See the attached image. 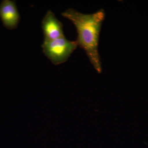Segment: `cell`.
Listing matches in <instances>:
<instances>
[{
  "label": "cell",
  "mask_w": 148,
  "mask_h": 148,
  "mask_svg": "<svg viewBox=\"0 0 148 148\" xmlns=\"http://www.w3.org/2000/svg\"><path fill=\"white\" fill-rule=\"evenodd\" d=\"M0 18L6 29L13 30L17 28L20 16L15 1L3 0L1 2Z\"/></svg>",
  "instance_id": "3"
},
{
  "label": "cell",
  "mask_w": 148,
  "mask_h": 148,
  "mask_svg": "<svg viewBox=\"0 0 148 148\" xmlns=\"http://www.w3.org/2000/svg\"><path fill=\"white\" fill-rule=\"evenodd\" d=\"M44 40H51L64 36L62 23L51 10H48L42 21Z\"/></svg>",
  "instance_id": "4"
},
{
  "label": "cell",
  "mask_w": 148,
  "mask_h": 148,
  "mask_svg": "<svg viewBox=\"0 0 148 148\" xmlns=\"http://www.w3.org/2000/svg\"><path fill=\"white\" fill-rule=\"evenodd\" d=\"M61 15L73 24L77 34L76 41L78 46L85 51L93 68L101 74L102 68L98 48L101 27L105 18L104 10L85 14L70 8Z\"/></svg>",
  "instance_id": "1"
},
{
  "label": "cell",
  "mask_w": 148,
  "mask_h": 148,
  "mask_svg": "<svg viewBox=\"0 0 148 148\" xmlns=\"http://www.w3.org/2000/svg\"><path fill=\"white\" fill-rule=\"evenodd\" d=\"M76 41L69 40L65 36L51 40H44L42 48L45 55L55 65L63 64L76 49Z\"/></svg>",
  "instance_id": "2"
}]
</instances>
